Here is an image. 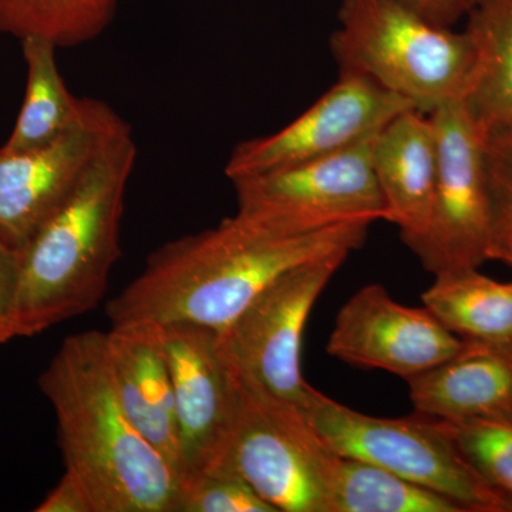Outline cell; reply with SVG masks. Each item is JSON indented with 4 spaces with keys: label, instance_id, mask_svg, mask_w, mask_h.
I'll return each instance as SVG.
<instances>
[{
    "label": "cell",
    "instance_id": "cb8c5ba5",
    "mask_svg": "<svg viewBox=\"0 0 512 512\" xmlns=\"http://www.w3.org/2000/svg\"><path fill=\"white\" fill-rule=\"evenodd\" d=\"M177 512H276L245 483L225 468L202 474L180 491Z\"/></svg>",
    "mask_w": 512,
    "mask_h": 512
},
{
    "label": "cell",
    "instance_id": "3957f363",
    "mask_svg": "<svg viewBox=\"0 0 512 512\" xmlns=\"http://www.w3.org/2000/svg\"><path fill=\"white\" fill-rule=\"evenodd\" d=\"M136 158L126 123L19 252L16 338H30L99 305L120 258L124 198Z\"/></svg>",
    "mask_w": 512,
    "mask_h": 512
},
{
    "label": "cell",
    "instance_id": "30bf717a",
    "mask_svg": "<svg viewBox=\"0 0 512 512\" xmlns=\"http://www.w3.org/2000/svg\"><path fill=\"white\" fill-rule=\"evenodd\" d=\"M153 325L173 379L181 491L224 460L237 417V375L217 330L192 323Z\"/></svg>",
    "mask_w": 512,
    "mask_h": 512
},
{
    "label": "cell",
    "instance_id": "ffe728a7",
    "mask_svg": "<svg viewBox=\"0 0 512 512\" xmlns=\"http://www.w3.org/2000/svg\"><path fill=\"white\" fill-rule=\"evenodd\" d=\"M329 512H470L463 504L365 461L338 458Z\"/></svg>",
    "mask_w": 512,
    "mask_h": 512
},
{
    "label": "cell",
    "instance_id": "5bb4252c",
    "mask_svg": "<svg viewBox=\"0 0 512 512\" xmlns=\"http://www.w3.org/2000/svg\"><path fill=\"white\" fill-rule=\"evenodd\" d=\"M107 352L121 406L138 433L165 458L180 483L173 379L153 323L113 326Z\"/></svg>",
    "mask_w": 512,
    "mask_h": 512
},
{
    "label": "cell",
    "instance_id": "2e32d148",
    "mask_svg": "<svg viewBox=\"0 0 512 512\" xmlns=\"http://www.w3.org/2000/svg\"><path fill=\"white\" fill-rule=\"evenodd\" d=\"M373 167L387 207V222L414 241L429 222L436 190L439 147L430 114L407 110L373 141Z\"/></svg>",
    "mask_w": 512,
    "mask_h": 512
},
{
    "label": "cell",
    "instance_id": "52a82bcc",
    "mask_svg": "<svg viewBox=\"0 0 512 512\" xmlns=\"http://www.w3.org/2000/svg\"><path fill=\"white\" fill-rule=\"evenodd\" d=\"M375 137L330 156L232 180L237 215L288 234L350 221H387L373 167Z\"/></svg>",
    "mask_w": 512,
    "mask_h": 512
},
{
    "label": "cell",
    "instance_id": "603a6c76",
    "mask_svg": "<svg viewBox=\"0 0 512 512\" xmlns=\"http://www.w3.org/2000/svg\"><path fill=\"white\" fill-rule=\"evenodd\" d=\"M484 161L491 202L490 259L512 266V126L485 134Z\"/></svg>",
    "mask_w": 512,
    "mask_h": 512
},
{
    "label": "cell",
    "instance_id": "7402d4cb",
    "mask_svg": "<svg viewBox=\"0 0 512 512\" xmlns=\"http://www.w3.org/2000/svg\"><path fill=\"white\" fill-rule=\"evenodd\" d=\"M447 424L468 464L485 483L512 503V424L493 420L447 421Z\"/></svg>",
    "mask_w": 512,
    "mask_h": 512
},
{
    "label": "cell",
    "instance_id": "277c9868",
    "mask_svg": "<svg viewBox=\"0 0 512 512\" xmlns=\"http://www.w3.org/2000/svg\"><path fill=\"white\" fill-rule=\"evenodd\" d=\"M338 19L330 47L340 73L365 74L421 113L463 99L474 63L466 32L400 0H342Z\"/></svg>",
    "mask_w": 512,
    "mask_h": 512
},
{
    "label": "cell",
    "instance_id": "5b68a950",
    "mask_svg": "<svg viewBox=\"0 0 512 512\" xmlns=\"http://www.w3.org/2000/svg\"><path fill=\"white\" fill-rule=\"evenodd\" d=\"M305 413L340 457L373 464L451 500L470 512H508L512 503L478 476L454 443L446 420L414 412L384 419L356 412L312 389Z\"/></svg>",
    "mask_w": 512,
    "mask_h": 512
},
{
    "label": "cell",
    "instance_id": "6da1fadb",
    "mask_svg": "<svg viewBox=\"0 0 512 512\" xmlns=\"http://www.w3.org/2000/svg\"><path fill=\"white\" fill-rule=\"evenodd\" d=\"M372 221L288 234L235 214L218 227L168 242L109 302L113 326L192 323L222 332L265 288L296 266L365 242Z\"/></svg>",
    "mask_w": 512,
    "mask_h": 512
},
{
    "label": "cell",
    "instance_id": "44dd1931",
    "mask_svg": "<svg viewBox=\"0 0 512 512\" xmlns=\"http://www.w3.org/2000/svg\"><path fill=\"white\" fill-rule=\"evenodd\" d=\"M116 9L117 0H0V33L67 49L97 39Z\"/></svg>",
    "mask_w": 512,
    "mask_h": 512
},
{
    "label": "cell",
    "instance_id": "d6986e66",
    "mask_svg": "<svg viewBox=\"0 0 512 512\" xmlns=\"http://www.w3.org/2000/svg\"><path fill=\"white\" fill-rule=\"evenodd\" d=\"M28 80L25 99L12 134L0 150L6 153L35 150L66 133L82 116L84 97L73 96L57 66V47L47 40H20Z\"/></svg>",
    "mask_w": 512,
    "mask_h": 512
},
{
    "label": "cell",
    "instance_id": "8fae6325",
    "mask_svg": "<svg viewBox=\"0 0 512 512\" xmlns=\"http://www.w3.org/2000/svg\"><path fill=\"white\" fill-rule=\"evenodd\" d=\"M412 109L409 100L365 74L340 73L335 86L291 124L238 144L225 174L232 181L339 153L377 136L394 117Z\"/></svg>",
    "mask_w": 512,
    "mask_h": 512
},
{
    "label": "cell",
    "instance_id": "4fadbf2b",
    "mask_svg": "<svg viewBox=\"0 0 512 512\" xmlns=\"http://www.w3.org/2000/svg\"><path fill=\"white\" fill-rule=\"evenodd\" d=\"M427 308L394 301L384 286L359 289L340 309L326 350L330 356L410 380L463 348Z\"/></svg>",
    "mask_w": 512,
    "mask_h": 512
},
{
    "label": "cell",
    "instance_id": "484cf974",
    "mask_svg": "<svg viewBox=\"0 0 512 512\" xmlns=\"http://www.w3.org/2000/svg\"><path fill=\"white\" fill-rule=\"evenodd\" d=\"M36 512H94L92 500L83 485L70 473H64L55 490L47 495Z\"/></svg>",
    "mask_w": 512,
    "mask_h": 512
},
{
    "label": "cell",
    "instance_id": "4316f807",
    "mask_svg": "<svg viewBox=\"0 0 512 512\" xmlns=\"http://www.w3.org/2000/svg\"><path fill=\"white\" fill-rule=\"evenodd\" d=\"M436 25L451 28L466 16L468 0H400Z\"/></svg>",
    "mask_w": 512,
    "mask_h": 512
},
{
    "label": "cell",
    "instance_id": "9c48e42d",
    "mask_svg": "<svg viewBox=\"0 0 512 512\" xmlns=\"http://www.w3.org/2000/svg\"><path fill=\"white\" fill-rule=\"evenodd\" d=\"M350 252L306 262L279 276L218 332L229 365L252 382L305 409L313 387L303 379V330L313 306Z\"/></svg>",
    "mask_w": 512,
    "mask_h": 512
},
{
    "label": "cell",
    "instance_id": "7c38bea8",
    "mask_svg": "<svg viewBox=\"0 0 512 512\" xmlns=\"http://www.w3.org/2000/svg\"><path fill=\"white\" fill-rule=\"evenodd\" d=\"M124 124L109 104L84 97L80 119L52 143L0 150V242L19 254Z\"/></svg>",
    "mask_w": 512,
    "mask_h": 512
},
{
    "label": "cell",
    "instance_id": "8992f818",
    "mask_svg": "<svg viewBox=\"0 0 512 512\" xmlns=\"http://www.w3.org/2000/svg\"><path fill=\"white\" fill-rule=\"evenodd\" d=\"M235 375L237 417L215 470L238 474L276 512H329L338 454L320 439L302 407L278 399L237 370Z\"/></svg>",
    "mask_w": 512,
    "mask_h": 512
},
{
    "label": "cell",
    "instance_id": "e0dca14e",
    "mask_svg": "<svg viewBox=\"0 0 512 512\" xmlns=\"http://www.w3.org/2000/svg\"><path fill=\"white\" fill-rule=\"evenodd\" d=\"M473 70L461 103L487 134L512 126V0H468Z\"/></svg>",
    "mask_w": 512,
    "mask_h": 512
},
{
    "label": "cell",
    "instance_id": "7a4b0ae2",
    "mask_svg": "<svg viewBox=\"0 0 512 512\" xmlns=\"http://www.w3.org/2000/svg\"><path fill=\"white\" fill-rule=\"evenodd\" d=\"M39 386L55 409L66 471L94 512H177L180 483L121 406L106 333L64 339Z\"/></svg>",
    "mask_w": 512,
    "mask_h": 512
},
{
    "label": "cell",
    "instance_id": "d4e9b609",
    "mask_svg": "<svg viewBox=\"0 0 512 512\" xmlns=\"http://www.w3.org/2000/svg\"><path fill=\"white\" fill-rule=\"evenodd\" d=\"M19 254L0 242V343L16 338Z\"/></svg>",
    "mask_w": 512,
    "mask_h": 512
},
{
    "label": "cell",
    "instance_id": "ba28073f",
    "mask_svg": "<svg viewBox=\"0 0 512 512\" xmlns=\"http://www.w3.org/2000/svg\"><path fill=\"white\" fill-rule=\"evenodd\" d=\"M430 116L439 147L436 190L426 228L407 247L434 276L478 269L490 259L491 244L485 133L460 100Z\"/></svg>",
    "mask_w": 512,
    "mask_h": 512
},
{
    "label": "cell",
    "instance_id": "9a60e30c",
    "mask_svg": "<svg viewBox=\"0 0 512 512\" xmlns=\"http://www.w3.org/2000/svg\"><path fill=\"white\" fill-rule=\"evenodd\" d=\"M414 412L512 424V349L464 340L456 355L407 380Z\"/></svg>",
    "mask_w": 512,
    "mask_h": 512
},
{
    "label": "cell",
    "instance_id": "ac0fdd59",
    "mask_svg": "<svg viewBox=\"0 0 512 512\" xmlns=\"http://www.w3.org/2000/svg\"><path fill=\"white\" fill-rule=\"evenodd\" d=\"M421 299L458 338L512 349V282L501 284L478 269L448 272Z\"/></svg>",
    "mask_w": 512,
    "mask_h": 512
}]
</instances>
